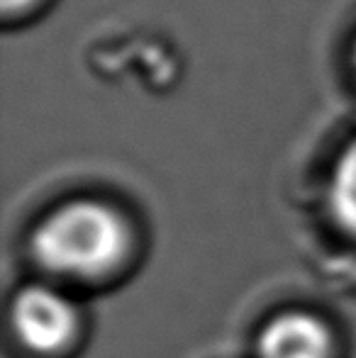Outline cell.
Returning <instances> with one entry per match:
<instances>
[{
    "label": "cell",
    "instance_id": "cell-4",
    "mask_svg": "<svg viewBox=\"0 0 356 358\" xmlns=\"http://www.w3.org/2000/svg\"><path fill=\"white\" fill-rule=\"evenodd\" d=\"M332 215L347 231L356 234V137L339 151L329 176Z\"/></svg>",
    "mask_w": 356,
    "mask_h": 358
},
{
    "label": "cell",
    "instance_id": "cell-6",
    "mask_svg": "<svg viewBox=\"0 0 356 358\" xmlns=\"http://www.w3.org/2000/svg\"><path fill=\"white\" fill-rule=\"evenodd\" d=\"M352 66H354V73H356V39H354V47H352Z\"/></svg>",
    "mask_w": 356,
    "mask_h": 358
},
{
    "label": "cell",
    "instance_id": "cell-5",
    "mask_svg": "<svg viewBox=\"0 0 356 358\" xmlns=\"http://www.w3.org/2000/svg\"><path fill=\"white\" fill-rule=\"evenodd\" d=\"M39 0H3V13L8 15H17V13H24V10H29L32 5H37Z\"/></svg>",
    "mask_w": 356,
    "mask_h": 358
},
{
    "label": "cell",
    "instance_id": "cell-2",
    "mask_svg": "<svg viewBox=\"0 0 356 358\" xmlns=\"http://www.w3.org/2000/svg\"><path fill=\"white\" fill-rule=\"evenodd\" d=\"M13 320L20 339L37 351L62 349L76 331V310L59 290L29 285L17 292Z\"/></svg>",
    "mask_w": 356,
    "mask_h": 358
},
{
    "label": "cell",
    "instance_id": "cell-3",
    "mask_svg": "<svg viewBox=\"0 0 356 358\" xmlns=\"http://www.w3.org/2000/svg\"><path fill=\"white\" fill-rule=\"evenodd\" d=\"M259 358H329V331L318 317L285 312L262 329Z\"/></svg>",
    "mask_w": 356,
    "mask_h": 358
},
{
    "label": "cell",
    "instance_id": "cell-1",
    "mask_svg": "<svg viewBox=\"0 0 356 358\" xmlns=\"http://www.w3.org/2000/svg\"><path fill=\"white\" fill-rule=\"evenodd\" d=\"M127 246L129 227L124 217L93 198L59 205L32 234V254L44 268L81 278L118 266Z\"/></svg>",
    "mask_w": 356,
    "mask_h": 358
}]
</instances>
